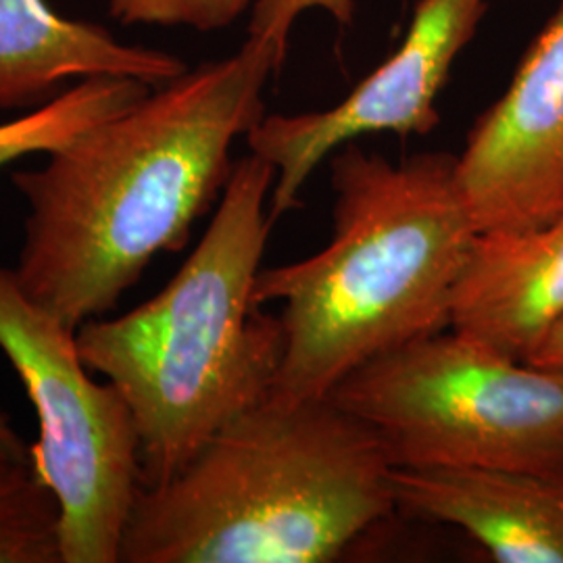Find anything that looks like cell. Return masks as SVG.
I'll use <instances>...</instances> for the list:
<instances>
[{
    "label": "cell",
    "mask_w": 563,
    "mask_h": 563,
    "mask_svg": "<svg viewBox=\"0 0 563 563\" xmlns=\"http://www.w3.org/2000/svg\"><path fill=\"white\" fill-rule=\"evenodd\" d=\"M282 42L241 51L153 88L11 176L27 213L20 260L23 292L69 328L102 318L162 253H178L192 225L222 197L232 144L265 115L263 88L286 57Z\"/></svg>",
    "instance_id": "1"
},
{
    "label": "cell",
    "mask_w": 563,
    "mask_h": 563,
    "mask_svg": "<svg viewBox=\"0 0 563 563\" xmlns=\"http://www.w3.org/2000/svg\"><path fill=\"white\" fill-rule=\"evenodd\" d=\"M332 236L322 251L262 269L255 302L280 305L272 395L328 399L351 372L451 325L453 290L476 241L457 155L388 162L353 142L330 157Z\"/></svg>",
    "instance_id": "2"
},
{
    "label": "cell",
    "mask_w": 563,
    "mask_h": 563,
    "mask_svg": "<svg viewBox=\"0 0 563 563\" xmlns=\"http://www.w3.org/2000/svg\"><path fill=\"white\" fill-rule=\"evenodd\" d=\"M378 434L330 399L267 395L159 486L120 563H328L397 507Z\"/></svg>",
    "instance_id": "3"
},
{
    "label": "cell",
    "mask_w": 563,
    "mask_h": 563,
    "mask_svg": "<svg viewBox=\"0 0 563 563\" xmlns=\"http://www.w3.org/2000/svg\"><path fill=\"white\" fill-rule=\"evenodd\" d=\"M276 169L234 163L216 216L176 276L120 318L76 332L81 362L120 388L141 441L142 486H159L225 423L272 393L284 334L255 302Z\"/></svg>",
    "instance_id": "4"
},
{
    "label": "cell",
    "mask_w": 563,
    "mask_h": 563,
    "mask_svg": "<svg viewBox=\"0 0 563 563\" xmlns=\"http://www.w3.org/2000/svg\"><path fill=\"white\" fill-rule=\"evenodd\" d=\"M328 399L378 434L393 467L563 474V378L455 328L363 363Z\"/></svg>",
    "instance_id": "5"
},
{
    "label": "cell",
    "mask_w": 563,
    "mask_h": 563,
    "mask_svg": "<svg viewBox=\"0 0 563 563\" xmlns=\"http://www.w3.org/2000/svg\"><path fill=\"white\" fill-rule=\"evenodd\" d=\"M74 328L0 267V353L36 409L30 463L60 509L63 563H120L142 488L141 441L115 384L84 365Z\"/></svg>",
    "instance_id": "6"
},
{
    "label": "cell",
    "mask_w": 563,
    "mask_h": 563,
    "mask_svg": "<svg viewBox=\"0 0 563 563\" xmlns=\"http://www.w3.org/2000/svg\"><path fill=\"white\" fill-rule=\"evenodd\" d=\"M486 9L488 0H420L399 51L346 99L323 111L263 115L244 139L276 169L272 222L301 207L311 174L344 144L383 132L430 134L441 123L439 95Z\"/></svg>",
    "instance_id": "7"
},
{
    "label": "cell",
    "mask_w": 563,
    "mask_h": 563,
    "mask_svg": "<svg viewBox=\"0 0 563 563\" xmlns=\"http://www.w3.org/2000/svg\"><path fill=\"white\" fill-rule=\"evenodd\" d=\"M457 181L478 232L530 230L563 213V0L504 97L467 132Z\"/></svg>",
    "instance_id": "8"
},
{
    "label": "cell",
    "mask_w": 563,
    "mask_h": 563,
    "mask_svg": "<svg viewBox=\"0 0 563 563\" xmlns=\"http://www.w3.org/2000/svg\"><path fill=\"white\" fill-rule=\"evenodd\" d=\"M397 507L465 530L493 562L563 563V474L393 467Z\"/></svg>",
    "instance_id": "9"
},
{
    "label": "cell",
    "mask_w": 563,
    "mask_h": 563,
    "mask_svg": "<svg viewBox=\"0 0 563 563\" xmlns=\"http://www.w3.org/2000/svg\"><path fill=\"white\" fill-rule=\"evenodd\" d=\"M563 318V213L530 230L478 232L453 290L451 328L530 362Z\"/></svg>",
    "instance_id": "10"
},
{
    "label": "cell",
    "mask_w": 563,
    "mask_h": 563,
    "mask_svg": "<svg viewBox=\"0 0 563 563\" xmlns=\"http://www.w3.org/2000/svg\"><path fill=\"white\" fill-rule=\"evenodd\" d=\"M186 71L178 57L67 20L46 0H0V111L36 109L74 78H134L153 88Z\"/></svg>",
    "instance_id": "11"
},
{
    "label": "cell",
    "mask_w": 563,
    "mask_h": 563,
    "mask_svg": "<svg viewBox=\"0 0 563 563\" xmlns=\"http://www.w3.org/2000/svg\"><path fill=\"white\" fill-rule=\"evenodd\" d=\"M153 86L134 78H88L25 115L0 123V169L27 155H51L90 128L142 101Z\"/></svg>",
    "instance_id": "12"
},
{
    "label": "cell",
    "mask_w": 563,
    "mask_h": 563,
    "mask_svg": "<svg viewBox=\"0 0 563 563\" xmlns=\"http://www.w3.org/2000/svg\"><path fill=\"white\" fill-rule=\"evenodd\" d=\"M60 509L30 457L0 451V563H63Z\"/></svg>",
    "instance_id": "13"
},
{
    "label": "cell",
    "mask_w": 563,
    "mask_h": 563,
    "mask_svg": "<svg viewBox=\"0 0 563 563\" xmlns=\"http://www.w3.org/2000/svg\"><path fill=\"white\" fill-rule=\"evenodd\" d=\"M253 0H111L121 23L188 25L211 32L239 20Z\"/></svg>",
    "instance_id": "14"
},
{
    "label": "cell",
    "mask_w": 563,
    "mask_h": 563,
    "mask_svg": "<svg viewBox=\"0 0 563 563\" xmlns=\"http://www.w3.org/2000/svg\"><path fill=\"white\" fill-rule=\"evenodd\" d=\"M309 9H322L339 23H351L355 0H253L249 36L288 44L292 23Z\"/></svg>",
    "instance_id": "15"
},
{
    "label": "cell",
    "mask_w": 563,
    "mask_h": 563,
    "mask_svg": "<svg viewBox=\"0 0 563 563\" xmlns=\"http://www.w3.org/2000/svg\"><path fill=\"white\" fill-rule=\"evenodd\" d=\"M528 363L563 378V318L551 328V332L544 336L541 346Z\"/></svg>",
    "instance_id": "16"
},
{
    "label": "cell",
    "mask_w": 563,
    "mask_h": 563,
    "mask_svg": "<svg viewBox=\"0 0 563 563\" xmlns=\"http://www.w3.org/2000/svg\"><path fill=\"white\" fill-rule=\"evenodd\" d=\"M0 451L13 453L20 457H30V446L23 443L20 432L13 428L11 418L2 409H0Z\"/></svg>",
    "instance_id": "17"
}]
</instances>
